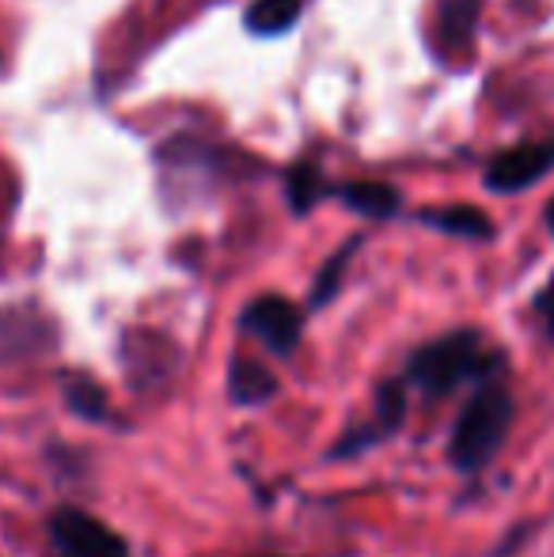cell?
Wrapping results in <instances>:
<instances>
[{
  "mask_svg": "<svg viewBox=\"0 0 554 557\" xmlns=\"http://www.w3.org/2000/svg\"><path fill=\"white\" fill-rule=\"evenodd\" d=\"M357 250V239L349 243V247H342L338 255L331 258V262L323 265V273L316 277V288H311V304H327L334 293H338V281H342V270H346V262H349V255Z\"/></svg>",
  "mask_w": 554,
  "mask_h": 557,
  "instance_id": "9a60e30c",
  "label": "cell"
},
{
  "mask_svg": "<svg viewBox=\"0 0 554 557\" xmlns=\"http://www.w3.org/2000/svg\"><path fill=\"white\" fill-rule=\"evenodd\" d=\"M551 171H554V137H543V140H525V145L494 156L482 183L494 194H517L528 190L532 183H540V178H547Z\"/></svg>",
  "mask_w": 554,
  "mask_h": 557,
  "instance_id": "3957f363",
  "label": "cell"
},
{
  "mask_svg": "<svg viewBox=\"0 0 554 557\" xmlns=\"http://www.w3.org/2000/svg\"><path fill=\"white\" fill-rule=\"evenodd\" d=\"M304 4H308V0H251L244 23L251 35H262V38L285 35V30L300 20Z\"/></svg>",
  "mask_w": 554,
  "mask_h": 557,
  "instance_id": "8fae6325",
  "label": "cell"
},
{
  "mask_svg": "<svg viewBox=\"0 0 554 557\" xmlns=\"http://www.w3.org/2000/svg\"><path fill=\"white\" fill-rule=\"evenodd\" d=\"M497 360L502 357H497L494 349H487L482 334L456 331V334H444V337H436V342L421 345L415 352V360H410L407 375L426 395H448L459 383L490 375L497 368Z\"/></svg>",
  "mask_w": 554,
  "mask_h": 557,
  "instance_id": "6da1fadb",
  "label": "cell"
},
{
  "mask_svg": "<svg viewBox=\"0 0 554 557\" xmlns=\"http://www.w3.org/2000/svg\"><path fill=\"white\" fill-rule=\"evenodd\" d=\"M513 425V398L505 387L497 383H487L479 387L471 398H467L464 413H459L456 429H452L448 441V455L459 470H479L487 467L497 455V447L505 444V433Z\"/></svg>",
  "mask_w": 554,
  "mask_h": 557,
  "instance_id": "7a4b0ae2",
  "label": "cell"
},
{
  "mask_svg": "<svg viewBox=\"0 0 554 557\" xmlns=\"http://www.w3.org/2000/svg\"><path fill=\"white\" fill-rule=\"evenodd\" d=\"M403 413H407V395H403L399 383H387L377 398V421H372L369 429H357V433L342 436V444L334 455H354V451H361V447H372L377 441H384L387 433H395V429L403 425Z\"/></svg>",
  "mask_w": 554,
  "mask_h": 557,
  "instance_id": "52a82bcc",
  "label": "cell"
},
{
  "mask_svg": "<svg viewBox=\"0 0 554 557\" xmlns=\"http://www.w3.org/2000/svg\"><path fill=\"white\" fill-rule=\"evenodd\" d=\"M482 0H441V15H436V38L444 50L459 53L471 46L475 23H479Z\"/></svg>",
  "mask_w": 554,
  "mask_h": 557,
  "instance_id": "ba28073f",
  "label": "cell"
},
{
  "mask_svg": "<svg viewBox=\"0 0 554 557\" xmlns=\"http://www.w3.org/2000/svg\"><path fill=\"white\" fill-rule=\"evenodd\" d=\"M69 406H73L81 418H91V421L107 418V398H103V391H99L91 380L69 383Z\"/></svg>",
  "mask_w": 554,
  "mask_h": 557,
  "instance_id": "5bb4252c",
  "label": "cell"
},
{
  "mask_svg": "<svg viewBox=\"0 0 554 557\" xmlns=\"http://www.w3.org/2000/svg\"><path fill=\"white\" fill-rule=\"evenodd\" d=\"M421 221L429 227H441L448 235H459V239H490L494 235V224L482 209L471 206H444V209H426Z\"/></svg>",
  "mask_w": 554,
  "mask_h": 557,
  "instance_id": "7c38bea8",
  "label": "cell"
},
{
  "mask_svg": "<svg viewBox=\"0 0 554 557\" xmlns=\"http://www.w3.org/2000/svg\"><path fill=\"white\" fill-rule=\"evenodd\" d=\"M53 345V331L46 319L30 311H0V360L38 357Z\"/></svg>",
  "mask_w": 554,
  "mask_h": 557,
  "instance_id": "8992f818",
  "label": "cell"
},
{
  "mask_svg": "<svg viewBox=\"0 0 554 557\" xmlns=\"http://www.w3.org/2000/svg\"><path fill=\"white\" fill-rule=\"evenodd\" d=\"M229 395L236 398L239 406H262L278 395V380L274 372L259 364V360L236 357L229 368Z\"/></svg>",
  "mask_w": 554,
  "mask_h": 557,
  "instance_id": "9c48e42d",
  "label": "cell"
},
{
  "mask_svg": "<svg viewBox=\"0 0 554 557\" xmlns=\"http://www.w3.org/2000/svg\"><path fill=\"white\" fill-rule=\"evenodd\" d=\"M285 194H288V206H293L296 213H308V209L327 194V186H323V178H319V171L311 168V163H300V168L288 171Z\"/></svg>",
  "mask_w": 554,
  "mask_h": 557,
  "instance_id": "4fadbf2b",
  "label": "cell"
},
{
  "mask_svg": "<svg viewBox=\"0 0 554 557\" xmlns=\"http://www.w3.org/2000/svg\"><path fill=\"white\" fill-rule=\"evenodd\" d=\"M535 308H540V315L547 319V331H551V337H554V285L540 296V304H535Z\"/></svg>",
  "mask_w": 554,
  "mask_h": 557,
  "instance_id": "2e32d148",
  "label": "cell"
},
{
  "mask_svg": "<svg viewBox=\"0 0 554 557\" xmlns=\"http://www.w3.org/2000/svg\"><path fill=\"white\" fill-rule=\"evenodd\" d=\"M547 224H551V232H554V201L547 206Z\"/></svg>",
  "mask_w": 554,
  "mask_h": 557,
  "instance_id": "e0dca14e",
  "label": "cell"
},
{
  "mask_svg": "<svg viewBox=\"0 0 554 557\" xmlns=\"http://www.w3.org/2000/svg\"><path fill=\"white\" fill-rule=\"evenodd\" d=\"M334 198H342L346 201L354 213H361V216H372V221H387V216H395L399 213V194L392 190V186H384V183H346V186H338V190H331Z\"/></svg>",
  "mask_w": 554,
  "mask_h": 557,
  "instance_id": "30bf717a",
  "label": "cell"
},
{
  "mask_svg": "<svg viewBox=\"0 0 554 557\" xmlns=\"http://www.w3.org/2000/svg\"><path fill=\"white\" fill-rule=\"evenodd\" d=\"M50 531L65 557H130L126 543L81 508H61L50 520Z\"/></svg>",
  "mask_w": 554,
  "mask_h": 557,
  "instance_id": "277c9868",
  "label": "cell"
},
{
  "mask_svg": "<svg viewBox=\"0 0 554 557\" xmlns=\"http://www.w3.org/2000/svg\"><path fill=\"white\" fill-rule=\"evenodd\" d=\"M244 331L255 334L270 352L288 357L300 345L304 319L296 311V304H288L285 296H259L244 308Z\"/></svg>",
  "mask_w": 554,
  "mask_h": 557,
  "instance_id": "5b68a950",
  "label": "cell"
}]
</instances>
